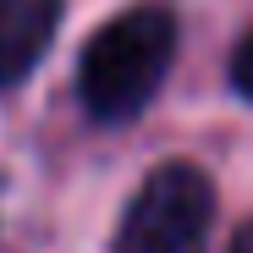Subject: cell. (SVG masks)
<instances>
[{
  "mask_svg": "<svg viewBox=\"0 0 253 253\" xmlns=\"http://www.w3.org/2000/svg\"><path fill=\"white\" fill-rule=\"evenodd\" d=\"M61 11L66 0H0V88H17L44 61Z\"/></svg>",
  "mask_w": 253,
  "mask_h": 253,
  "instance_id": "obj_3",
  "label": "cell"
},
{
  "mask_svg": "<svg viewBox=\"0 0 253 253\" xmlns=\"http://www.w3.org/2000/svg\"><path fill=\"white\" fill-rule=\"evenodd\" d=\"M209 226H215L209 176L187 160H165L132 193L110 253H209Z\"/></svg>",
  "mask_w": 253,
  "mask_h": 253,
  "instance_id": "obj_2",
  "label": "cell"
},
{
  "mask_svg": "<svg viewBox=\"0 0 253 253\" xmlns=\"http://www.w3.org/2000/svg\"><path fill=\"white\" fill-rule=\"evenodd\" d=\"M231 83H237L242 99H253V28H248V39H242L237 55H231Z\"/></svg>",
  "mask_w": 253,
  "mask_h": 253,
  "instance_id": "obj_4",
  "label": "cell"
},
{
  "mask_svg": "<svg viewBox=\"0 0 253 253\" xmlns=\"http://www.w3.org/2000/svg\"><path fill=\"white\" fill-rule=\"evenodd\" d=\"M231 253H253V220L237 231V242H231Z\"/></svg>",
  "mask_w": 253,
  "mask_h": 253,
  "instance_id": "obj_5",
  "label": "cell"
},
{
  "mask_svg": "<svg viewBox=\"0 0 253 253\" xmlns=\"http://www.w3.org/2000/svg\"><path fill=\"white\" fill-rule=\"evenodd\" d=\"M176 61V17L165 6H132L110 17L77 61V99L94 121L126 126L149 110L165 72Z\"/></svg>",
  "mask_w": 253,
  "mask_h": 253,
  "instance_id": "obj_1",
  "label": "cell"
}]
</instances>
